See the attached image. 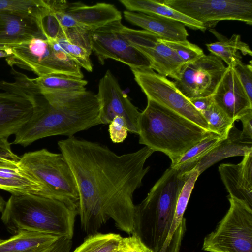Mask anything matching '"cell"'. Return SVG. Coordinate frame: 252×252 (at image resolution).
Returning <instances> with one entry per match:
<instances>
[{"mask_svg":"<svg viewBox=\"0 0 252 252\" xmlns=\"http://www.w3.org/2000/svg\"><path fill=\"white\" fill-rule=\"evenodd\" d=\"M58 145L76 183L82 230L96 233L111 218L119 229L132 234L133 193L149 170L144 165L154 151L145 146L118 155L106 146L74 136L59 141Z\"/></svg>","mask_w":252,"mask_h":252,"instance_id":"1","label":"cell"},{"mask_svg":"<svg viewBox=\"0 0 252 252\" xmlns=\"http://www.w3.org/2000/svg\"><path fill=\"white\" fill-rule=\"evenodd\" d=\"M33 116L14 134L13 144L23 147L56 135L68 137L101 124L97 94L79 92L45 93Z\"/></svg>","mask_w":252,"mask_h":252,"instance_id":"2","label":"cell"},{"mask_svg":"<svg viewBox=\"0 0 252 252\" xmlns=\"http://www.w3.org/2000/svg\"><path fill=\"white\" fill-rule=\"evenodd\" d=\"M189 173L168 168L135 205L134 230L153 252H162L169 235L180 192ZM132 233V234H133Z\"/></svg>","mask_w":252,"mask_h":252,"instance_id":"3","label":"cell"},{"mask_svg":"<svg viewBox=\"0 0 252 252\" xmlns=\"http://www.w3.org/2000/svg\"><path fill=\"white\" fill-rule=\"evenodd\" d=\"M140 112L139 143L161 152L174 162L187 151L213 132L153 101Z\"/></svg>","mask_w":252,"mask_h":252,"instance_id":"4","label":"cell"},{"mask_svg":"<svg viewBox=\"0 0 252 252\" xmlns=\"http://www.w3.org/2000/svg\"><path fill=\"white\" fill-rule=\"evenodd\" d=\"M1 220L10 233L37 231L72 239L78 212L56 199L34 194L11 195Z\"/></svg>","mask_w":252,"mask_h":252,"instance_id":"5","label":"cell"},{"mask_svg":"<svg viewBox=\"0 0 252 252\" xmlns=\"http://www.w3.org/2000/svg\"><path fill=\"white\" fill-rule=\"evenodd\" d=\"M19 163L42 184L46 197L60 201L78 213L76 183L62 153H53L46 149L29 152L21 157Z\"/></svg>","mask_w":252,"mask_h":252,"instance_id":"6","label":"cell"},{"mask_svg":"<svg viewBox=\"0 0 252 252\" xmlns=\"http://www.w3.org/2000/svg\"><path fill=\"white\" fill-rule=\"evenodd\" d=\"M230 207L215 229L204 238L208 252H252V208L229 196Z\"/></svg>","mask_w":252,"mask_h":252,"instance_id":"7","label":"cell"},{"mask_svg":"<svg viewBox=\"0 0 252 252\" xmlns=\"http://www.w3.org/2000/svg\"><path fill=\"white\" fill-rule=\"evenodd\" d=\"M15 81L0 80V137L15 134L37 110L38 94L22 73L14 70Z\"/></svg>","mask_w":252,"mask_h":252,"instance_id":"8","label":"cell"},{"mask_svg":"<svg viewBox=\"0 0 252 252\" xmlns=\"http://www.w3.org/2000/svg\"><path fill=\"white\" fill-rule=\"evenodd\" d=\"M169 7L206 28L223 20L252 24V0H164Z\"/></svg>","mask_w":252,"mask_h":252,"instance_id":"9","label":"cell"},{"mask_svg":"<svg viewBox=\"0 0 252 252\" xmlns=\"http://www.w3.org/2000/svg\"><path fill=\"white\" fill-rule=\"evenodd\" d=\"M130 69L147 99L166 107L210 131L202 114L179 91L173 81L152 69Z\"/></svg>","mask_w":252,"mask_h":252,"instance_id":"10","label":"cell"},{"mask_svg":"<svg viewBox=\"0 0 252 252\" xmlns=\"http://www.w3.org/2000/svg\"><path fill=\"white\" fill-rule=\"evenodd\" d=\"M226 68L223 61L216 56L204 54L194 61L185 64L173 82L189 100L211 96Z\"/></svg>","mask_w":252,"mask_h":252,"instance_id":"11","label":"cell"},{"mask_svg":"<svg viewBox=\"0 0 252 252\" xmlns=\"http://www.w3.org/2000/svg\"><path fill=\"white\" fill-rule=\"evenodd\" d=\"M116 21L91 31L90 41L99 63L111 59L128 65L130 69H152L148 58L132 46L119 32Z\"/></svg>","mask_w":252,"mask_h":252,"instance_id":"12","label":"cell"},{"mask_svg":"<svg viewBox=\"0 0 252 252\" xmlns=\"http://www.w3.org/2000/svg\"><path fill=\"white\" fill-rule=\"evenodd\" d=\"M97 95L100 104L101 124H109L115 117H121L128 132L138 134L140 112L122 90L109 70L99 80Z\"/></svg>","mask_w":252,"mask_h":252,"instance_id":"13","label":"cell"},{"mask_svg":"<svg viewBox=\"0 0 252 252\" xmlns=\"http://www.w3.org/2000/svg\"><path fill=\"white\" fill-rule=\"evenodd\" d=\"M212 97L214 103L234 122L252 111V101L232 66H227Z\"/></svg>","mask_w":252,"mask_h":252,"instance_id":"14","label":"cell"},{"mask_svg":"<svg viewBox=\"0 0 252 252\" xmlns=\"http://www.w3.org/2000/svg\"><path fill=\"white\" fill-rule=\"evenodd\" d=\"M218 170L229 196L252 208V153L238 164H220Z\"/></svg>","mask_w":252,"mask_h":252,"instance_id":"15","label":"cell"},{"mask_svg":"<svg viewBox=\"0 0 252 252\" xmlns=\"http://www.w3.org/2000/svg\"><path fill=\"white\" fill-rule=\"evenodd\" d=\"M35 37H45L41 22L29 16L0 12V44L17 45Z\"/></svg>","mask_w":252,"mask_h":252,"instance_id":"16","label":"cell"},{"mask_svg":"<svg viewBox=\"0 0 252 252\" xmlns=\"http://www.w3.org/2000/svg\"><path fill=\"white\" fill-rule=\"evenodd\" d=\"M19 162L0 160V189L12 195L34 194L46 197L42 184Z\"/></svg>","mask_w":252,"mask_h":252,"instance_id":"17","label":"cell"},{"mask_svg":"<svg viewBox=\"0 0 252 252\" xmlns=\"http://www.w3.org/2000/svg\"><path fill=\"white\" fill-rule=\"evenodd\" d=\"M66 13L80 27L90 31L122 19L121 12L114 5L104 2L93 5L81 2L68 3Z\"/></svg>","mask_w":252,"mask_h":252,"instance_id":"18","label":"cell"},{"mask_svg":"<svg viewBox=\"0 0 252 252\" xmlns=\"http://www.w3.org/2000/svg\"><path fill=\"white\" fill-rule=\"evenodd\" d=\"M124 16L131 24L142 28L162 40L182 41L189 36L185 26L175 20L128 10L124 11Z\"/></svg>","mask_w":252,"mask_h":252,"instance_id":"19","label":"cell"},{"mask_svg":"<svg viewBox=\"0 0 252 252\" xmlns=\"http://www.w3.org/2000/svg\"><path fill=\"white\" fill-rule=\"evenodd\" d=\"M252 153V139L244 137L242 131L234 125L226 138L208 152L194 168L200 175L207 168L224 158L236 156L244 157Z\"/></svg>","mask_w":252,"mask_h":252,"instance_id":"20","label":"cell"},{"mask_svg":"<svg viewBox=\"0 0 252 252\" xmlns=\"http://www.w3.org/2000/svg\"><path fill=\"white\" fill-rule=\"evenodd\" d=\"M90 32L82 27L65 29L55 39L74 62L88 72L93 71Z\"/></svg>","mask_w":252,"mask_h":252,"instance_id":"21","label":"cell"},{"mask_svg":"<svg viewBox=\"0 0 252 252\" xmlns=\"http://www.w3.org/2000/svg\"><path fill=\"white\" fill-rule=\"evenodd\" d=\"M189 172V176L182 187L177 199L172 224L163 247L164 251L180 246L186 230V220L184 214L195 183L200 175L195 169Z\"/></svg>","mask_w":252,"mask_h":252,"instance_id":"22","label":"cell"},{"mask_svg":"<svg viewBox=\"0 0 252 252\" xmlns=\"http://www.w3.org/2000/svg\"><path fill=\"white\" fill-rule=\"evenodd\" d=\"M135 48L148 58L153 70L165 77H170L174 80L177 78L185 64L176 53L160 38L153 46Z\"/></svg>","mask_w":252,"mask_h":252,"instance_id":"23","label":"cell"},{"mask_svg":"<svg viewBox=\"0 0 252 252\" xmlns=\"http://www.w3.org/2000/svg\"><path fill=\"white\" fill-rule=\"evenodd\" d=\"M126 10L155 15L180 22L185 26L203 32L206 29L201 23L196 21L164 4L162 0H120Z\"/></svg>","mask_w":252,"mask_h":252,"instance_id":"24","label":"cell"},{"mask_svg":"<svg viewBox=\"0 0 252 252\" xmlns=\"http://www.w3.org/2000/svg\"><path fill=\"white\" fill-rule=\"evenodd\" d=\"M60 237L37 231H22L0 239V252H43Z\"/></svg>","mask_w":252,"mask_h":252,"instance_id":"25","label":"cell"},{"mask_svg":"<svg viewBox=\"0 0 252 252\" xmlns=\"http://www.w3.org/2000/svg\"><path fill=\"white\" fill-rule=\"evenodd\" d=\"M30 84L36 93L79 92L86 90L88 82L79 77L65 74H55L32 79L27 77Z\"/></svg>","mask_w":252,"mask_h":252,"instance_id":"26","label":"cell"},{"mask_svg":"<svg viewBox=\"0 0 252 252\" xmlns=\"http://www.w3.org/2000/svg\"><path fill=\"white\" fill-rule=\"evenodd\" d=\"M224 139L225 138L216 133H211L189 149L174 162L171 163L170 167L182 174L190 172L208 152Z\"/></svg>","mask_w":252,"mask_h":252,"instance_id":"27","label":"cell"},{"mask_svg":"<svg viewBox=\"0 0 252 252\" xmlns=\"http://www.w3.org/2000/svg\"><path fill=\"white\" fill-rule=\"evenodd\" d=\"M206 46L212 55L224 61L227 66H232L235 62L241 60V54L252 55L249 46L241 40L238 34H233L229 39L223 37L219 41L206 44Z\"/></svg>","mask_w":252,"mask_h":252,"instance_id":"28","label":"cell"},{"mask_svg":"<svg viewBox=\"0 0 252 252\" xmlns=\"http://www.w3.org/2000/svg\"><path fill=\"white\" fill-rule=\"evenodd\" d=\"M122 239L119 234L112 233L89 235L73 252H115L120 248Z\"/></svg>","mask_w":252,"mask_h":252,"instance_id":"29","label":"cell"},{"mask_svg":"<svg viewBox=\"0 0 252 252\" xmlns=\"http://www.w3.org/2000/svg\"><path fill=\"white\" fill-rule=\"evenodd\" d=\"M48 9L46 0H0V12L29 16L40 21Z\"/></svg>","mask_w":252,"mask_h":252,"instance_id":"30","label":"cell"},{"mask_svg":"<svg viewBox=\"0 0 252 252\" xmlns=\"http://www.w3.org/2000/svg\"><path fill=\"white\" fill-rule=\"evenodd\" d=\"M206 121L210 131L226 138L229 130L234 125V121L214 102L206 110L201 112Z\"/></svg>","mask_w":252,"mask_h":252,"instance_id":"31","label":"cell"},{"mask_svg":"<svg viewBox=\"0 0 252 252\" xmlns=\"http://www.w3.org/2000/svg\"><path fill=\"white\" fill-rule=\"evenodd\" d=\"M160 39L171 48L185 64L194 61L204 55L201 48L187 39L182 41Z\"/></svg>","mask_w":252,"mask_h":252,"instance_id":"32","label":"cell"},{"mask_svg":"<svg viewBox=\"0 0 252 252\" xmlns=\"http://www.w3.org/2000/svg\"><path fill=\"white\" fill-rule=\"evenodd\" d=\"M50 10L53 12L62 29L80 27L66 13L68 3L65 0H46Z\"/></svg>","mask_w":252,"mask_h":252,"instance_id":"33","label":"cell"},{"mask_svg":"<svg viewBox=\"0 0 252 252\" xmlns=\"http://www.w3.org/2000/svg\"><path fill=\"white\" fill-rule=\"evenodd\" d=\"M250 100L252 101V65L244 63L241 60L232 66Z\"/></svg>","mask_w":252,"mask_h":252,"instance_id":"34","label":"cell"},{"mask_svg":"<svg viewBox=\"0 0 252 252\" xmlns=\"http://www.w3.org/2000/svg\"><path fill=\"white\" fill-rule=\"evenodd\" d=\"M128 132L125 122L121 117H115L109 124L110 138L114 143L123 142L127 137Z\"/></svg>","mask_w":252,"mask_h":252,"instance_id":"35","label":"cell"},{"mask_svg":"<svg viewBox=\"0 0 252 252\" xmlns=\"http://www.w3.org/2000/svg\"><path fill=\"white\" fill-rule=\"evenodd\" d=\"M121 248L123 252H153L135 233L123 238Z\"/></svg>","mask_w":252,"mask_h":252,"instance_id":"36","label":"cell"},{"mask_svg":"<svg viewBox=\"0 0 252 252\" xmlns=\"http://www.w3.org/2000/svg\"><path fill=\"white\" fill-rule=\"evenodd\" d=\"M21 157L13 152L7 138L0 137V160L19 162Z\"/></svg>","mask_w":252,"mask_h":252,"instance_id":"37","label":"cell"},{"mask_svg":"<svg viewBox=\"0 0 252 252\" xmlns=\"http://www.w3.org/2000/svg\"><path fill=\"white\" fill-rule=\"evenodd\" d=\"M72 245L71 239L60 237L43 252H70Z\"/></svg>","mask_w":252,"mask_h":252,"instance_id":"38","label":"cell"},{"mask_svg":"<svg viewBox=\"0 0 252 252\" xmlns=\"http://www.w3.org/2000/svg\"><path fill=\"white\" fill-rule=\"evenodd\" d=\"M189 101L194 108L201 113L207 110L214 103L212 95L189 99Z\"/></svg>","mask_w":252,"mask_h":252,"instance_id":"39","label":"cell"},{"mask_svg":"<svg viewBox=\"0 0 252 252\" xmlns=\"http://www.w3.org/2000/svg\"><path fill=\"white\" fill-rule=\"evenodd\" d=\"M243 124L242 135L252 139V111L242 117L239 120Z\"/></svg>","mask_w":252,"mask_h":252,"instance_id":"40","label":"cell"},{"mask_svg":"<svg viewBox=\"0 0 252 252\" xmlns=\"http://www.w3.org/2000/svg\"><path fill=\"white\" fill-rule=\"evenodd\" d=\"M6 201L0 195V212H2L6 204Z\"/></svg>","mask_w":252,"mask_h":252,"instance_id":"41","label":"cell"},{"mask_svg":"<svg viewBox=\"0 0 252 252\" xmlns=\"http://www.w3.org/2000/svg\"><path fill=\"white\" fill-rule=\"evenodd\" d=\"M8 50L0 49V57H8L9 55Z\"/></svg>","mask_w":252,"mask_h":252,"instance_id":"42","label":"cell"},{"mask_svg":"<svg viewBox=\"0 0 252 252\" xmlns=\"http://www.w3.org/2000/svg\"><path fill=\"white\" fill-rule=\"evenodd\" d=\"M15 45H5V44H0V50H8L9 49L12 47H13Z\"/></svg>","mask_w":252,"mask_h":252,"instance_id":"43","label":"cell"},{"mask_svg":"<svg viewBox=\"0 0 252 252\" xmlns=\"http://www.w3.org/2000/svg\"><path fill=\"white\" fill-rule=\"evenodd\" d=\"M115 252H123V251L120 247V248L118 250L116 251Z\"/></svg>","mask_w":252,"mask_h":252,"instance_id":"44","label":"cell"}]
</instances>
